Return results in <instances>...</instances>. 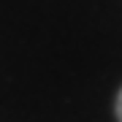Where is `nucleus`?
I'll return each instance as SVG.
<instances>
[{"label": "nucleus", "mask_w": 122, "mask_h": 122, "mask_svg": "<svg viewBox=\"0 0 122 122\" xmlns=\"http://www.w3.org/2000/svg\"><path fill=\"white\" fill-rule=\"evenodd\" d=\"M117 117H119V122H122V92H119V98H117Z\"/></svg>", "instance_id": "obj_1"}]
</instances>
